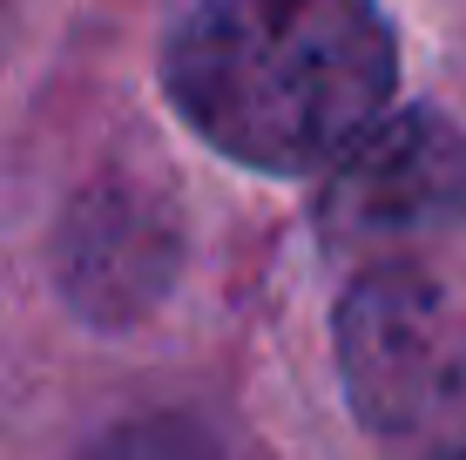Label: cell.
Instances as JSON below:
<instances>
[{
	"instance_id": "1",
	"label": "cell",
	"mask_w": 466,
	"mask_h": 460,
	"mask_svg": "<svg viewBox=\"0 0 466 460\" xmlns=\"http://www.w3.org/2000/svg\"><path fill=\"white\" fill-rule=\"evenodd\" d=\"M163 82L210 149L311 177L385 116L399 47L372 0H197L163 47Z\"/></svg>"
},
{
	"instance_id": "2",
	"label": "cell",
	"mask_w": 466,
	"mask_h": 460,
	"mask_svg": "<svg viewBox=\"0 0 466 460\" xmlns=\"http://www.w3.org/2000/svg\"><path fill=\"white\" fill-rule=\"evenodd\" d=\"M339 366L372 434L420 447L466 434V319L432 278L385 264L351 284L339 312Z\"/></svg>"
},
{
	"instance_id": "3",
	"label": "cell",
	"mask_w": 466,
	"mask_h": 460,
	"mask_svg": "<svg viewBox=\"0 0 466 460\" xmlns=\"http://www.w3.org/2000/svg\"><path fill=\"white\" fill-rule=\"evenodd\" d=\"M466 217V136L432 108L379 116L365 136L345 142L325 183V224L331 244L345 250H412L432 244Z\"/></svg>"
},
{
	"instance_id": "4",
	"label": "cell",
	"mask_w": 466,
	"mask_h": 460,
	"mask_svg": "<svg viewBox=\"0 0 466 460\" xmlns=\"http://www.w3.org/2000/svg\"><path fill=\"white\" fill-rule=\"evenodd\" d=\"M176 278V217L156 189L102 183L61 237V284L88 319H142Z\"/></svg>"
},
{
	"instance_id": "5",
	"label": "cell",
	"mask_w": 466,
	"mask_h": 460,
	"mask_svg": "<svg viewBox=\"0 0 466 460\" xmlns=\"http://www.w3.org/2000/svg\"><path fill=\"white\" fill-rule=\"evenodd\" d=\"M446 460H466V447H460V454H446Z\"/></svg>"
}]
</instances>
